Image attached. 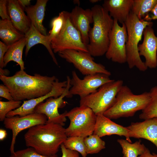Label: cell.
Here are the masks:
<instances>
[{"label": "cell", "instance_id": "1", "mask_svg": "<svg viewBox=\"0 0 157 157\" xmlns=\"http://www.w3.org/2000/svg\"><path fill=\"white\" fill-rule=\"evenodd\" d=\"M56 78L35 73L33 75L24 70L17 72L13 76L0 75V79L9 89L15 101L28 100L45 95L52 90Z\"/></svg>", "mask_w": 157, "mask_h": 157}, {"label": "cell", "instance_id": "2", "mask_svg": "<svg viewBox=\"0 0 157 157\" xmlns=\"http://www.w3.org/2000/svg\"><path fill=\"white\" fill-rule=\"evenodd\" d=\"M65 129L59 124L46 123L28 129L24 135L26 145L46 156L56 154L67 138Z\"/></svg>", "mask_w": 157, "mask_h": 157}, {"label": "cell", "instance_id": "3", "mask_svg": "<svg viewBox=\"0 0 157 157\" xmlns=\"http://www.w3.org/2000/svg\"><path fill=\"white\" fill-rule=\"evenodd\" d=\"M93 27L88 33L89 42L87 46L89 53L93 56L105 54L109 43V36L114 23L113 19L102 6H94L91 8Z\"/></svg>", "mask_w": 157, "mask_h": 157}, {"label": "cell", "instance_id": "4", "mask_svg": "<svg viewBox=\"0 0 157 157\" xmlns=\"http://www.w3.org/2000/svg\"><path fill=\"white\" fill-rule=\"evenodd\" d=\"M150 99L149 92L135 94L127 85H123L118 92L114 105L103 114L110 119L134 115L146 107Z\"/></svg>", "mask_w": 157, "mask_h": 157}, {"label": "cell", "instance_id": "5", "mask_svg": "<svg viewBox=\"0 0 157 157\" xmlns=\"http://www.w3.org/2000/svg\"><path fill=\"white\" fill-rule=\"evenodd\" d=\"M126 26L128 39L126 45V62L130 69L135 67L141 71H146L148 68L141 60L138 49L143 32L147 26L153 25L151 22L139 19L131 12L124 22Z\"/></svg>", "mask_w": 157, "mask_h": 157}, {"label": "cell", "instance_id": "6", "mask_svg": "<svg viewBox=\"0 0 157 157\" xmlns=\"http://www.w3.org/2000/svg\"><path fill=\"white\" fill-rule=\"evenodd\" d=\"M123 84L119 80L106 83L96 92L80 98V106L90 108L97 115L103 114L115 104L117 95Z\"/></svg>", "mask_w": 157, "mask_h": 157}, {"label": "cell", "instance_id": "7", "mask_svg": "<svg viewBox=\"0 0 157 157\" xmlns=\"http://www.w3.org/2000/svg\"><path fill=\"white\" fill-rule=\"evenodd\" d=\"M66 115L70 122L69 126L65 129L67 137L85 138L93 134L97 115L90 108L80 106L67 111Z\"/></svg>", "mask_w": 157, "mask_h": 157}, {"label": "cell", "instance_id": "8", "mask_svg": "<svg viewBox=\"0 0 157 157\" xmlns=\"http://www.w3.org/2000/svg\"><path fill=\"white\" fill-rule=\"evenodd\" d=\"M53 53L71 49L88 52L87 46L83 42L79 31L72 23L69 12L65 11V21L58 35L51 42Z\"/></svg>", "mask_w": 157, "mask_h": 157}, {"label": "cell", "instance_id": "9", "mask_svg": "<svg viewBox=\"0 0 157 157\" xmlns=\"http://www.w3.org/2000/svg\"><path fill=\"white\" fill-rule=\"evenodd\" d=\"M58 55L72 63L81 73L85 76L98 73L111 75L110 72L102 64L96 63L88 52L68 49L60 51Z\"/></svg>", "mask_w": 157, "mask_h": 157}, {"label": "cell", "instance_id": "10", "mask_svg": "<svg viewBox=\"0 0 157 157\" xmlns=\"http://www.w3.org/2000/svg\"><path fill=\"white\" fill-rule=\"evenodd\" d=\"M71 78L69 76L67 77V85L64 93L57 98L49 97L39 104L35 108L34 112L45 115L47 118V123L58 124L64 126L67 120L66 114L67 111L60 114L58 111L59 108L64 107L66 104L63 100L65 97L70 98L69 90L71 87L70 84Z\"/></svg>", "mask_w": 157, "mask_h": 157}, {"label": "cell", "instance_id": "11", "mask_svg": "<svg viewBox=\"0 0 157 157\" xmlns=\"http://www.w3.org/2000/svg\"><path fill=\"white\" fill-rule=\"evenodd\" d=\"M113 20V26L109 36V44L105 56L107 58L113 62L124 63L127 61V28L124 23L120 26L117 20Z\"/></svg>", "mask_w": 157, "mask_h": 157}, {"label": "cell", "instance_id": "12", "mask_svg": "<svg viewBox=\"0 0 157 157\" xmlns=\"http://www.w3.org/2000/svg\"><path fill=\"white\" fill-rule=\"evenodd\" d=\"M72 76L69 94L72 97L73 95H78L80 98L96 92L98 88L113 80L110 79L109 76L101 73L86 75L81 79L75 71H73Z\"/></svg>", "mask_w": 157, "mask_h": 157}, {"label": "cell", "instance_id": "13", "mask_svg": "<svg viewBox=\"0 0 157 157\" xmlns=\"http://www.w3.org/2000/svg\"><path fill=\"white\" fill-rule=\"evenodd\" d=\"M47 121V118L45 115L35 113L23 116L16 115L6 117L3 121V124L6 128L11 130L12 133L10 149L11 154L15 152L16 138L21 131L37 125L44 124Z\"/></svg>", "mask_w": 157, "mask_h": 157}, {"label": "cell", "instance_id": "14", "mask_svg": "<svg viewBox=\"0 0 157 157\" xmlns=\"http://www.w3.org/2000/svg\"><path fill=\"white\" fill-rule=\"evenodd\" d=\"M67 85V81H60L56 78L51 91L47 94L37 98L24 101L19 108L11 111L6 115V117L16 115L24 116L34 113L36 107L40 103L50 97L57 98L60 96L65 91Z\"/></svg>", "mask_w": 157, "mask_h": 157}, {"label": "cell", "instance_id": "15", "mask_svg": "<svg viewBox=\"0 0 157 157\" xmlns=\"http://www.w3.org/2000/svg\"><path fill=\"white\" fill-rule=\"evenodd\" d=\"M152 26H148L144 29L142 42L139 44L138 48L140 56L144 58L145 65L148 68L150 69L157 67V36Z\"/></svg>", "mask_w": 157, "mask_h": 157}, {"label": "cell", "instance_id": "16", "mask_svg": "<svg viewBox=\"0 0 157 157\" xmlns=\"http://www.w3.org/2000/svg\"><path fill=\"white\" fill-rule=\"evenodd\" d=\"M71 22L80 33L82 41L86 46L89 43L88 33L91 28L90 24L93 23L92 13L91 9H84L76 6L69 12Z\"/></svg>", "mask_w": 157, "mask_h": 157}, {"label": "cell", "instance_id": "17", "mask_svg": "<svg viewBox=\"0 0 157 157\" xmlns=\"http://www.w3.org/2000/svg\"><path fill=\"white\" fill-rule=\"evenodd\" d=\"M132 122L126 127L130 138H143L154 144L157 148V117Z\"/></svg>", "mask_w": 157, "mask_h": 157}, {"label": "cell", "instance_id": "18", "mask_svg": "<svg viewBox=\"0 0 157 157\" xmlns=\"http://www.w3.org/2000/svg\"><path fill=\"white\" fill-rule=\"evenodd\" d=\"M93 134L101 138L113 135L124 136L126 139L132 143L129 135V131L124 127L112 121L103 114L97 115L96 122Z\"/></svg>", "mask_w": 157, "mask_h": 157}, {"label": "cell", "instance_id": "19", "mask_svg": "<svg viewBox=\"0 0 157 157\" xmlns=\"http://www.w3.org/2000/svg\"><path fill=\"white\" fill-rule=\"evenodd\" d=\"M7 7L8 14L13 25L18 31L25 34L30 28L31 23L24 13V9L18 0H7Z\"/></svg>", "mask_w": 157, "mask_h": 157}, {"label": "cell", "instance_id": "20", "mask_svg": "<svg viewBox=\"0 0 157 157\" xmlns=\"http://www.w3.org/2000/svg\"><path fill=\"white\" fill-rule=\"evenodd\" d=\"M133 0H105L102 6L113 19L124 23L131 10Z\"/></svg>", "mask_w": 157, "mask_h": 157}, {"label": "cell", "instance_id": "21", "mask_svg": "<svg viewBox=\"0 0 157 157\" xmlns=\"http://www.w3.org/2000/svg\"><path fill=\"white\" fill-rule=\"evenodd\" d=\"M48 0H37L34 5L26 7L24 11L31 23L42 34L47 36L46 28L43 24Z\"/></svg>", "mask_w": 157, "mask_h": 157}, {"label": "cell", "instance_id": "22", "mask_svg": "<svg viewBox=\"0 0 157 157\" xmlns=\"http://www.w3.org/2000/svg\"><path fill=\"white\" fill-rule=\"evenodd\" d=\"M26 40L25 55L26 57L30 49L35 45L40 44L43 45L47 48L54 63L58 65L57 60L51 46V43L49 41L48 36L41 34L31 24L30 28L25 34Z\"/></svg>", "mask_w": 157, "mask_h": 157}, {"label": "cell", "instance_id": "23", "mask_svg": "<svg viewBox=\"0 0 157 157\" xmlns=\"http://www.w3.org/2000/svg\"><path fill=\"white\" fill-rule=\"evenodd\" d=\"M24 36V34L14 27L10 20L0 19V38L6 45L10 46Z\"/></svg>", "mask_w": 157, "mask_h": 157}, {"label": "cell", "instance_id": "24", "mask_svg": "<svg viewBox=\"0 0 157 157\" xmlns=\"http://www.w3.org/2000/svg\"><path fill=\"white\" fill-rule=\"evenodd\" d=\"M26 44L25 36L19 41L10 46L4 57V67L11 61L16 62L20 67V70H24V64L22 59L23 49Z\"/></svg>", "mask_w": 157, "mask_h": 157}, {"label": "cell", "instance_id": "25", "mask_svg": "<svg viewBox=\"0 0 157 157\" xmlns=\"http://www.w3.org/2000/svg\"><path fill=\"white\" fill-rule=\"evenodd\" d=\"M117 142L122 148L123 157H138L144 153L146 147L140 140L133 143L124 139H118Z\"/></svg>", "mask_w": 157, "mask_h": 157}, {"label": "cell", "instance_id": "26", "mask_svg": "<svg viewBox=\"0 0 157 157\" xmlns=\"http://www.w3.org/2000/svg\"><path fill=\"white\" fill-rule=\"evenodd\" d=\"M157 0H133L131 12L143 19L154 8Z\"/></svg>", "mask_w": 157, "mask_h": 157}, {"label": "cell", "instance_id": "27", "mask_svg": "<svg viewBox=\"0 0 157 157\" xmlns=\"http://www.w3.org/2000/svg\"><path fill=\"white\" fill-rule=\"evenodd\" d=\"M149 92L150 100L139 115L141 119L146 120L157 117V86L152 87Z\"/></svg>", "mask_w": 157, "mask_h": 157}, {"label": "cell", "instance_id": "28", "mask_svg": "<svg viewBox=\"0 0 157 157\" xmlns=\"http://www.w3.org/2000/svg\"><path fill=\"white\" fill-rule=\"evenodd\" d=\"M84 142L87 154H97L106 148L105 142L93 134L85 138Z\"/></svg>", "mask_w": 157, "mask_h": 157}, {"label": "cell", "instance_id": "29", "mask_svg": "<svg viewBox=\"0 0 157 157\" xmlns=\"http://www.w3.org/2000/svg\"><path fill=\"white\" fill-rule=\"evenodd\" d=\"M84 138L76 136L67 137L63 144L67 149L77 151L82 157H86L88 154Z\"/></svg>", "mask_w": 157, "mask_h": 157}, {"label": "cell", "instance_id": "30", "mask_svg": "<svg viewBox=\"0 0 157 157\" xmlns=\"http://www.w3.org/2000/svg\"><path fill=\"white\" fill-rule=\"evenodd\" d=\"M65 21V11L60 13L58 16L54 17L51 20V29L47 35L49 41L55 39L59 34L63 26Z\"/></svg>", "mask_w": 157, "mask_h": 157}, {"label": "cell", "instance_id": "31", "mask_svg": "<svg viewBox=\"0 0 157 157\" xmlns=\"http://www.w3.org/2000/svg\"><path fill=\"white\" fill-rule=\"evenodd\" d=\"M22 101L14 100L6 101H0V121H3L8 113L19 108L22 105Z\"/></svg>", "mask_w": 157, "mask_h": 157}, {"label": "cell", "instance_id": "32", "mask_svg": "<svg viewBox=\"0 0 157 157\" xmlns=\"http://www.w3.org/2000/svg\"><path fill=\"white\" fill-rule=\"evenodd\" d=\"M9 157H58L57 154L50 156L42 155L31 147L18 150L11 154Z\"/></svg>", "mask_w": 157, "mask_h": 157}, {"label": "cell", "instance_id": "33", "mask_svg": "<svg viewBox=\"0 0 157 157\" xmlns=\"http://www.w3.org/2000/svg\"><path fill=\"white\" fill-rule=\"evenodd\" d=\"M7 0H0V16L1 19H10L7 7Z\"/></svg>", "mask_w": 157, "mask_h": 157}, {"label": "cell", "instance_id": "34", "mask_svg": "<svg viewBox=\"0 0 157 157\" xmlns=\"http://www.w3.org/2000/svg\"><path fill=\"white\" fill-rule=\"evenodd\" d=\"M60 147L62 153L61 157H80L78 152L67 149L63 144L61 145Z\"/></svg>", "mask_w": 157, "mask_h": 157}, {"label": "cell", "instance_id": "35", "mask_svg": "<svg viewBox=\"0 0 157 157\" xmlns=\"http://www.w3.org/2000/svg\"><path fill=\"white\" fill-rule=\"evenodd\" d=\"M0 96L8 100L11 101L13 99L8 88L3 84L0 85Z\"/></svg>", "mask_w": 157, "mask_h": 157}, {"label": "cell", "instance_id": "36", "mask_svg": "<svg viewBox=\"0 0 157 157\" xmlns=\"http://www.w3.org/2000/svg\"><path fill=\"white\" fill-rule=\"evenodd\" d=\"M10 46L6 45L2 41H0V68L4 67L3 58L4 55Z\"/></svg>", "mask_w": 157, "mask_h": 157}, {"label": "cell", "instance_id": "37", "mask_svg": "<svg viewBox=\"0 0 157 157\" xmlns=\"http://www.w3.org/2000/svg\"><path fill=\"white\" fill-rule=\"evenodd\" d=\"M150 13H151L150 15H148L143 20L151 22L152 20L157 19V3Z\"/></svg>", "mask_w": 157, "mask_h": 157}, {"label": "cell", "instance_id": "38", "mask_svg": "<svg viewBox=\"0 0 157 157\" xmlns=\"http://www.w3.org/2000/svg\"><path fill=\"white\" fill-rule=\"evenodd\" d=\"M138 157H157V154H151L149 149L146 147L144 153Z\"/></svg>", "mask_w": 157, "mask_h": 157}, {"label": "cell", "instance_id": "39", "mask_svg": "<svg viewBox=\"0 0 157 157\" xmlns=\"http://www.w3.org/2000/svg\"><path fill=\"white\" fill-rule=\"evenodd\" d=\"M21 6L24 9L30 4V0H18Z\"/></svg>", "mask_w": 157, "mask_h": 157}, {"label": "cell", "instance_id": "40", "mask_svg": "<svg viewBox=\"0 0 157 157\" xmlns=\"http://www.w3.org/2000/svg\"><path fill=\"white\" fill-rule=\"evenodd\" d=\"M7 135V133L6 130L2 129H0V140L3 141L6 137Z\"/></svg>", "mask_w": 157, "mask_h": 157}, {"label": "cell", "instance_id": "41", "mask_svg": "<svg viewBox=\"0 0 157 157\" xmlns=\"http://www.w3.org/2000/svg\"><path fill=\"white\" fill-rule=\"evenodd\" d=\"M100 1L101 0H90L89 1L91 3H94L98 2Z\"/></svg>", "mask_w": 157, "mask_h": 157}, {"label": "cell", "instance_id": "42", "mask_svg": "<svg viewBox=\"0 0 157 157\" xmlns=\"http://www.w3.org/2000/svg\"><path fill=\"white\" fill-rule=\"evenodd\" d=\"M74 3L77 4H79L80 3V2L78 0H74Z\"/></svg>", "mask_w": 157, "mask_h": 157}, {"label": "cell", "instance_id": "43", "mask_svg": "<svg viewBox=\"0 0 157 157\" xmlns=\"http://www.w3.org/2000/svg\"><path fill=\"white\" fill-rule=\"evenodd\" d=\"M156 59H157V54H156Z\"/></svg>", "mask_w": 157, "mask_h": 157}]
</instances>
